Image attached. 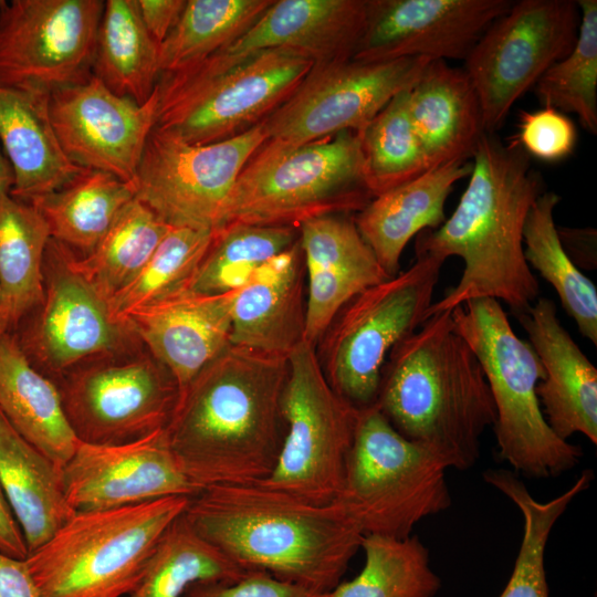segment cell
Here are the masks:
<instances>
[{"label":"cell","instance_id":"cell-1","mask_svg":"<svg viewBox=\"0 0 597 597\" xmlns=\"http://www.w3.org/2000/svg\"><path fill=\"white\" fill-rule=\"evenodd\" d=\"M287 374L289 357L230 344L179 391L165 431L193 485L254 484L271 474Z\"/></svg>","mask_w":597,"mask_h":597},{"label":"cell","instance_id":"cell-2","mask_svg":"<svg viewBox=\"0 0 597 597\" xmlns=\"http://www.w3.org/2000/svg\"><path fill=\"white\" fill-rule=\"evenodd\" d=\"M471 159L470 179L452 216L416 240V252L464 262L458 284L432 302L426 318L478 298L501 300L517 316L540 297L524 256L523 228L544 191L541 175L515 136L504 144L495 133H484Z\"/></svg>","mask_w":597,"mask_h":597},{"label":"cell","instance_id":"cell-3","mask_svg":"<svg viewBox=\"0 0 597 597\" xmlns=\"http://www.w3.org/2000/svg\"><path fill=\"white\" fill-rule=\"evenodd\" d=\"M184 514L240 567L321 595L342 582L364 536L335 502L312 503L261 483L202 489Z\"/></svg>","mask_w":597,"mask_h":597},{"label":"cell","instance_id":"cell-4","mask_svg":"<svg viewBox=\"0 0 597 597\" xmlns=\"http://www.w3.org/2000/svg\"><path fill=\"white\" fill-rule=\"evenodd\" d=\"M375 406L406 439L449 469L469 470L495 421L483 368L454 328L451 311L426 321L389 353Z\"/></svg>","mask_w":597,"mask_h":597},{"label":"cell","instance_id":"cell-5","mask_svg":"<svg viewBox=\"0 0 597 597\" xmlns=\"http://www.w3.org/2000/svg\"><path fill=\"white\" fill-rule=\"evenodd\" d=\"M371 199L358 132L295 146L266 140L238 176L218 230L234 223L298 227L356 213Z\"/></svg>","mask_w":597,"mask_h":597},{"label":"cell","instance_id":"cell-6","mask_svg":"<svg viewBox=\"0 0 597 597\" xmlns=\"http://www.w3.org/2000/svg\"><path fill=\"white\" fill-rule=\"evenodd\" d=\"M190 498L74 512L25 558L40 597H125Z\"/></svg>","mask_w":597,"mask_h":597},{"label":"cell","instance_id":"cell-7","mask_svg":"<svg viewBox=\"0 0 597 597\" xmlns=\"http://www.w3.org/2000/svg\"><path fill=\"white\" fill-rule=\"evenodd\" d=\"M454 328L472 348L495 406L498 454L516 473L548 479L573 469L583 449L558 438L547 425L536 386L544 369L528 342L513 331L494 298H478L451 311Z\"/></svg>","mask_w":597,"mask_h":597},{"label":"cell","instance_id":"cell-8","mask_svg":"<svg viewBox=\"0 0 597 597\" xmlns=\"http://www.w3.org/2000/svg\"><path fill=\"white\" fill-rule=\"evenodd\" d=\"M448 469L373 405L359 411L335 503L363 535L406 538L421 520L450 507Z\"/></svg>","mask_w":597,"mask_h":597},{"label":"cell","instance_id":"cell-9","mask_svg":"<svg viewBox=\"0 0 597 597\" xmlns=\"http://www.w3.org/2000/svg\"><path fill=\"white\" fill-rule=\"evenodd\" d=\"M444 262L416 252L406 271L352 297L318 341L316 353L328 384L354 407L375 405L387 356L426 321Z\"/></svg>","mask_w":597,"mask_h":597},{"label":"cell","instance_id":"cell-10","mask_svg":"<svg viewBox=\"0 0 597 597\" xmlns=\"http://www.w3.org/2000/svg\"><path fill=\"white\" fill-rule=\"evenodd\" d=\"M359 411L331 387L316 346L303 341L289 355L280 453L271 474L259 483L316 504L335 502Z\"/></svg>","mask_w":597,"mask_h":597},{"label":"cell","instance_id":"cell-11","mask_svg":"<svg viewBox=\"0 0 597 597\" xmlns=\"http://www.w3.org/2000/svg\"><path fill=\"white\" fill-rule=\"evenodd\" d=\"M314 63L274 49L210 76H159L155 127L188 144L238 136L261 123L297 87Z\"/></svg>","mask_w":597,"mask_h":597},{"label":"cell","instance_id":"cell-12","mask_svg":"<svg viewBox=\"0 0 597 597\" xmlns=\"http://www.w3.org/2000/svg\"><path fill=\"white\" fill-rule=\"evenodd\" d=\"M78 441L117 444L164 429L179 389L140 344L91 358L53 380Z\"/></svg>","mask_w":597,"mask_h":597},{"label":"cell","instance_id":"cell-13","mask_svg":"<svg viewBox=\"0 0 597 597\" xmlns=\"http://www.w3.org/2000/svg\"><path fill=\"white\" fill-rule=\"evenodd\" d=\"M580 13L574 0H520L484 31L464 60L485 133H495L514 103L574 48Z\"/></svg>","mask_w":597,"mask_h":597},{"label":"cell","instance_id":"cell-14","mask_svg":"<svg viewBox=\"0 0 597 597\" xmlns=\"http://www.w3.org/2000/svg\"><path fill=\"white\" fill-rule=\"evenodd\" d=\"M266 140L262 122L206 145L154 127L134 182L135 198L170 227L216 232L238 176Z\"/></svg>","mask_w":597,"mask_h":597},{"label":"cell","instance_id":"cell-15","mask_svg":"<svg viewBox=\"0 0 597 597\" xmlns=\"http://www.w3.org/2000/svg\"><path fill=\"white\" fill-rule=\"evenodd\" d=\"M71 250L50 239L43 260V300L11 332L41 374L57 379L101 355L142 344L127 321L71 265Z\"/></svg>","mask_w":597,"mask_h":597},{"label":"cell","instance_id":"cell-16","mask_svg":"<svg viewBox=\"0 0 597 597\" xmlns=\"http://www.w3.org/2000/svg\"><path fill=\"white\" fill-rule=\"evenodd\" d=\"M101 0L0 1V83L50 95L92 74Z\"/></svg>","mask_w":597,"mask_h":597},{"label":"cell","instance_id":"cell-17","mask_svg":"<svg viewBox=\"0 0 597 597\" xmlns=\"http://www.w3.org/2000/svg\"><path fill=\"white\" fill-rule=\"evenodd\" d=\"M431 60L405 57L313 65L293 93L263 121L268 140L302 145L345 130L362 132Z\"/></svg>","mask_w":597,"mask_h":597},{"label":"cell","instance_id":"cell-18","mask_svg":"<svg viewBox=\"0 0 597 597\" xmlns=\"http://www.w3.org/2000/svg\"><path fill=\"white\" fill-rule=\"evenodd\" d=\"M158 100L157 86L140 105L116 95L91 74L51 93L49 114L59 143L72 163L134 185L156 125Z\"/></svg>","mask_w":597,"mask_h":597},{"label":"cell","instance_id":"cell-19","mask_svg":"<svg viewBox=\"0 0 597 597\" xmlns=\"http://www.w3.org/2000/svg\"><path fill=\"white\" fill-rule=\"evenodd\" d=\"M510 0H367L363 36L352 60H462Z\"/></svg>","mask_w":597,"mask_h":597},{"label":"cell","instance_id":"cell-20","mask_svg":"<svg viewBox=\"0 0 597 597\" xmlns=\"http://www.w3.org/2000/svg\"><path fill=\"white\" fill-rule=\"evenodd\" d=\"M73 512L107 510L167 496L197 495L178 465L164 429L117 444L78 442L62 468Z\"/></svg>","mask_w":597,"mask_h":597},{"label":"cell","instance_id":"cell-21","mask_svg":"<svg viewBox=\"0 0 597 597\" xmlns=\"http://www.w3.org/2000/svg\"><path fill=\"white\" fill-rule=\"evenodd\" d=\"M367 0H273L253 25L231 44L177 77L222 73L249 56L274 49L301 53L314 65L353 59L363 36Z\"/></svg>","mask_w":597,"mask_h":597},{"label":"cell","instance_id":"cell-22","mask_svg":"<svg viewBox=\"0 0 597 597\" xmlns=\"http://www.w3.org/2000/svg\"><path fill=\"white\" fill-rule=\"evenodd\" d=\"M307 277L304 341L316 346L356 294L389 279L350 214H327L298 227Z\"/></svg>","mask_w":597,"mask_h":597},{"label":"cell","instance_id":"cell-23","mask_svg":"<svg viewBox=\"0 0 597 597\" xmlns=\"http://www.w3.org/2000/svg\"><path fill=\"white\" fill-rule=\"evenodd\" d=\"M233 292L203 294L185 289L124 318L168 369L179 391L230 345Z\"/></svg>","mask_w":597,"mask_h":597},{"label":"cell","instance_id":"cell-24","mask_svg":"<svg viewBox=\"0 0 597 597\" xmlns=\"http://www.w3.org/2000/svg\"><path fill=\"white\" fill-rule=\"evenodd\" d=\"M544 369L536 395L552 431L597 443V369L562 325L553 300L538 297L516 316Z\"/></svg>","mask_w":597,"mask_h":597},{"label":"cell","instance_id":"cell-25","mask_svg":"<svg viewBox=\"0 0 597 597\" xmlns=\"http://www.w3.org/2000/svg\"><path fill=\"white\" fill-rule=\"evenodd\" d=\"M304 275L297 241L234 290L230 344L289 357L304 341Z\"/></svg>","mask_w":597,"mask_h":597},{"label":"cell","instance_id":"cell-26","mask_svg":"<svg viewBox=\"0 0 597 597\" xmlns=\"http://www.w3.org/2000/svg\"><path fill=\"white\" fill-rule=\"evenodd\" d=\"M471 160L451 161L374 197L353 220L385 273L400 271L409 241L446 221L444 206L453 186L470 176Z\"/></svg>","mask_w":597,"mask_h":597},{"label":"cell","instance_id":"cell-27","mask_svg":"<svg viewBox=\"0 0 597 597\" xmlns=\"http://www.w3.org/2000/svg\"><path fill=\"white\" fill-rule=\"evenodd\" d=\"M408 108L428 170L472 158L485 130L478 94L463 69L430 61L409 90Z\"/></svg>","mask_w":597,"mask_h":597},{"label":"cell","instance_id":"cell-28","mask_svg":"<svg viewBox=\"0 0 597 597\" xmlns=\"http://www.w3.org/2000/svg\"><path fill=\"white\" fill-rule=\"evenodd\" d=\"M49 96L0 83V142L14 177L10 195L25 202L61 188L82 169L59 143Z\"/></svg>","mask_w":597,"mask_h":597},{"label":"cell","instance_id":"cell-29","mask_svg":"<svg viewBox=\"0 0 597 597\" xmlns=\"http://www.w3.org/2000/svg\"><path fill=\"white\" fill-rule=\"evenodd\" d=\"M0 411L61 470L80 442L55 383L32 366L11 332L0 336Z\"/></svg>","mask_w":597,"mask_h":597},{"label":"cell","instance_id":"cell-30","mask_svg":"<svg viewBox=\"0 0 597 597\" xmlns=\"http://www.w3.org/2000/svg\"><path fill=\"white\" fill-rule=\"evenodd\" d=\"M0 484L29 553L44 544L74 513L65 498L62 470L23 439L1 411Z\"/></svg>","mask_w":597,"mask_h":597},{"label":"cell","instance_id":"cell-31","mask_svg":"<svg viewBox=\"0 0 597 597\" xmlns=\"http://www.w3.org/2000/svg\"><path fill=\"white\" fill-rule=\"evenodd\" d=\"M134 198L133 184L105 171L82 168L61 188L28 203L45 220L51 239L84 256Z\"/></svg>","mask_w":597,"mask_h":597},{"label":"cell","instance_id":"cell-32","mask_svg":"<svg viewBox=\"0 0 597 597\" xmlns=\"http://www.w3.org/2000/svg\"><path fill=\"white\" fill-rule=\"evenodd\" d=\"M92 74L116 95L140 105L155 92L159 46L142 21L137 0L104 1Z\"/></svg>","mask_w":597,"mask_h":597},{"label":"cell","instance_id":"cell-33","mask_svg":"<svg viewBox=\"0 0 597 597\" xmlns=\"http://www.w3.org/2000/svg\"><path fill=\"white\" fill-rule=\"evenodd\" d=\"M49 227L30 203L0 196V287L10 332L43 300V260Z\"/></svg>","mask_w":597,"mask_h":597},{"label":"cell","instance_id":"cell-34","mask_svg":"<svg viewBox=\"0 0 597 597\" xmlns=\"http://www.w3.org/2000/svg\"><path fill=\"white\" fill-rule=\"evenodd\" d=\"M559 200L554 191H543L534 201L523 228L524 256L528 266L554 287L579 333L596 346L597 290L562 247L554 221Z\"/></svg>","mask_w":597,"mask_h":597},{"label":"cell","instance_id":"cell-35","mask_svg":"<svg viewBox=\"0 0 597 597\" xmlns=\"http://www.w3.org/2000/svg\"><path fill=\"white\" fill-rule=\"evenodd\" d=\"M170 228L134 198L92 252L71 251V265L107 302L139 273Z\"/></svg>","mask_w":597,"mask_h":597},{"label":"cell","instance_id":"cell-36","mask_svg":"<svg viewBox=\"0 0 597 597\" xmlns=\"http://www.w3.org/2000/svg\"><path fill=\"white\" fill-rule=\"evenodd\" d=\"M593 478V472L585 470L567 491L540 502L512 471L489 469L483 472L484 481L517 506L524 524L514 568L500 597H549L544 566L549 534L569 503L589 486Z\"/></svg>","mask_w":597,"mask_h":597},{"label":"cell","instance_id":"cell-37","mask_svg":"<svg viewBox=\"0 0 597 597\" xmlns=\"http://www.w3.org/2000/svg\"><path fill=\"white\" fill-rule=\"evenodd\" d=\"M273 0H187L159 45L160 75L191 67L241 36Z\"/></svg>","mask_w":597,"mask_h":597},{"label":"cell","instance_id":"cell-38","mask_svg":"<svg viewBox=\"0 0 597 597\" xmlns=\"http://www.w3.org/2000/svg\"><path fill=\"white\" fill-rule=\"evenodd\" d=\"M184 513L166 530L137 586L125 597H182L196 582H232L250 572L201 538Z\"/></svg>","mask_w":597,"mask_h":597},{"label":"cell","instance_id":"cell-39","mask_svg":"<svg viewBox=\"0 0 597 597\" xmlns=\"http://www.w3.org/2000/svg\"><path fill=\"white\" fill-rule=\"evenodd\" d=\"M365 564L353 579L341 582L328 597H433L441 579L431 569L429 551L416 535L396 538L364 535Z\"/></svg>","mask_w":597,"mask_h":597},{"label":"cell","instance_id":"cell-40","mask_svg":"<svg viewBox=\"0 0 597 597\" xmlns=\"http://www.w3.org/2000/svg\"><path fill=\"white\" fill-rule=\"evenodd\" d=\"M297 241V227L229 224L214 232L189 289L203 294L234 291L259 268Z\"/></svg>","mask_w":597,"mask_h":597},{"label":"cell","instance_id":"cell-41","mask_svg":"<svg viewBox=\"0 0 597 597\" xmlns=\"http://www.w3.org/2000/svg\"><path fill=\"white\" fill-rule=\"evenodd\" d=\"M410 88L398 93L359 132L366 182L373 198L428 170L409 115Z\"/></svg>","mask_w":597,"mask_h":597},{"label":"cell","instance_id":"cell-42","mask_svg":"<svg viewBox=\"0 0 597 597\" xmlns=\"http://www.w3.org/2000/svg\"><path fill=\"white\" fill-rule=\"evenodd\" d=\"M214 232L188 227H171L139 273L108 301L117 321L135 310L178 291L189 289Z\"/></svg>","mask_w":597,"mask_h":597},{"label":"cell","instance_id":"cell-43","mask_svg":"<svg viewBox=\"0 0 597 597\" xmlns=\"http://www.w3.org/2000/svg\"><path fill=\"white\" fill-rule=\"evenodd\" d=\"M580 20L572 51L534 85L544 105L574 113L583 128L597 134V1H577Z\"/></svg>","mask_w":597,"mask_h":597},{"label":"cell","instance_id":"cell-44","mask_svg":"<svg viewBox=\"0 0 597 597\" xmlns=\"http://www.w3.org/2000/svg\"><path fill=\"white\" fill-rule=\"evenodd\" d=\"M515 138L530 157L545 161H558L569 156L576 145L574 123L549 105L520 113L519 133Z\"/></svg>","mask_w":597,"mask_h":597},{"label":"cell","instance_id":"cell-45","mask_svg":"<svg viewBox=\"0 0 597 597\" xmlns=\"http://www.w3.org/2000/svg\"><path fill=\"white\" fill-rule=\"evenodd\" d=\"M182 597H328V594H316L265 572L250 570L232 582H196L186 589Z\"/></svg>","mask_w":597,"mask_h":597},{"label":"cell","instance_id":"cell-46","mask_svg":"<svg viewBox=\"0 0 597 597\" xmlns=\"http://www.w3.org/2000/svg\"><path fill=\"white\" fill-rule=\"evenodd\" d=\"M187 0H137L142 21L158 44L167 38L178 22Z\"/></svg>","mask_w":597,"mask_h":597},{"label":"cell","instance_id":"cell-47","mask_svg":"<svg viewBox=\"0 0 597 597\" xmlns=\"http://www.w3.org/2000/svg\"><path fill=\"white\" fill-rule=\"evenodd\" d=\"M556 229L562 247L573 263L578 269L595 270L597 266L596 229L558 226Z\"/></svg>","mask_w":597,"mask_h":597},{"label":"cell","instance_id":"cell-48","mask_svg":"<svg viewBox=\"0 0 597 597\" xmlns=\"http://www.w3.org/2000/svg\"><path fill=\"white\" fill-rule=\"evenodd\" d=\"M0 597H40L25 559L0 552Z\"/></svg>","mask_w":597,"mask_h":597},{"label":"cell","instance_id":"cell-49","mask_svg":"<svg viewBox=\"0 0 597 597\" xmlns=\"http://www.w3.org/2000/svg\"><path fill=\"white\" fill-rule=\"evenodd\" d=\"M0 552L20 559H25L29 549L23 532L9 505L0 484Z\"/></svg>","mask_w":597,"mask_h":597},{"label":"cell","instance_id":"cell-50","mask_svg":"<svg viewBox=\"0 0 597 597\" xmlns=\"http://www.w3.org/2000/svg\"><path fill=\"white\" fill-rule=\"evenodd\" d=\"M14 182L12 167L0 148V196L9 195Z\"/></svg>","mask_w":597,"mask_h":597},{"label":"cell","instance_id":"cell-51","mask_svg":"<svg viewBox=\"0 0 597 597\" xmlns=\"http://www.w3.org/2000/svg\"><path fill=\"white\" fill-rule=\"evenodd\" d=\"M10 332V318L3 294L0 287V336Z\"/></svg>","mask_w":597,"mask_h":597}]
</instances>
